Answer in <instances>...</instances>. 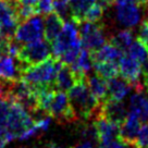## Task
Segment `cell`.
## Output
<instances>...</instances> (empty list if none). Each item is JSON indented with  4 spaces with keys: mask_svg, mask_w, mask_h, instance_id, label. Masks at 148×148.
<instances>
[{
    "mask_svg": "<svg viewBox=\"0 0 148 148\" xmlns=\"http://www.w3.org/2000/svg\"><path fill=\"white\" fill-rule=\"evenodd\" d=\"M68 92L70 105L79 121H95L102 116V102L92 96L85 79L77 81Z\"/></svg>",
    "mask_w": 148,
    "mask_h": 148,
    "instance_id": "cell-1",
    "label": "cell"
},
{
    "mask_svg": "<svg viewBox=\"0 0 148 148\" xmlns=\"http://www.w3.org/2000/svg\"><path fill=\"white\" fill-rule=\"evenodd\" d=\"M61 63L62 62L57 58L50 57L40 63L27 66L23 71L21 79L35 88L42 86H49L53 88L57 72Z\"/></svg>",
    "mask_w": 148,
    "mask_h": 148,
    "instance_id": "cell-2",
    "label": "cell"
},
{
    "mask_svg": "<svg viewBox=\"0 0 148 148\" xmlns=\"http://www.w3.org/2000/svg\"><path fill=\"white\" fill-rule=\"evenodd\" d=\"M77 28L82 45L88 50H96L107 42L106 26L101 22L83 20L77 23Z\"/></svg>",
    "mask_w": 148,
    "mask_h": 148,
    "instance_id": "cell-3",
    "label": "cell"
},
{
    "mask_svg": "<svg viewBox=\"0 0 148 148\" xmlns=\"http://www.w3.org/2000/svg\"><path fill=\"white\" fill-rule=\"evenodd\" d=\"M81 42H81V37H79L77 24L72 20L66 21L63 24V27L59 33V35L50 44L52 57L59 59L68 49L77 44H81Z\"/></svg>",
    "mask_w": 148,
    "mask_h": 148,
    "instance_id": "cell-4",
    "label": "cell"
},
{
    "mask_svg": "<svg viewBox=\"0 0 148 148\" xmlns=\"http://www.w3.org/2000/svg\"><path fill=\"white\" fill-rule=\"evenodd\" d=\"M48 113L59 124L79 122V119L76 116L75 112L70 105L69 97L65 92L55 90Z\"/></svg>",
    "mask_w": 148,
    "mask_h": 148,
    "instance_id": "cell-5",
    "label": "cell"
},
{
    "mask_svg": "<svg viewBox=\"0 0 148 148\" xmlns=\"http://www.w3.org/2000/svg\"><path fill=\"white\" fill-rule=\"evenodd\" d=\"M13 38L20 44L25 45L44 38V18L39 14L20 22L15 29Z\"/></svg>",
    "mask_w": 148,
    "mask_h": 148,
    "instance_id": "cell-6",
    "label": "cell"
},
{
    "mask_svg": "<svg viewBox=\"0 0 148 148\" xmlns=\"http://www.w3.org/2000/svg\"><path fill=\"white\" fill-rule=\"evenodd\" d=\"M50 57H52L50 42L44 39L25 44L21 47L16 56L18 60H21L27 66L40 63Z\"/></svg>",
    "mask_w": 148,
    "mask_h": 148,
    "instance_id": "cell-7",
    "label": "cell"
},
{
    "mask_svg": "<svg viewBox=\"0 0 148 148\" xmlns=\"http://www.w3.org/2000/svg\"><path fill=\"white\" fill-rule=\"evenodd\" d=\"M18 23V0H0V33L5 38H13Z\"/></svg>",
    "mask_w": 148,
    "mask_h": 148,
    "instance_id": "cell-8",
    "label": "cell"
},
{
    "mask_svg": "<svg viewBox=\"0 0 148 148\" xmlns=\"http://www.w3.org/2000/svg\"><path fill=\"white\" fill-rule=\"evenodd\" d=\"M118 64H119V73L121 77H123L126 82H129L132 86V89H134L135 92H143L144 86L139 79L143 73L142 65L127 53H123Z\"/></svg>",
    "mask_w": 148,
    "mask_h": 148,
    "instance_id": "cell-9",
    "label": "cell"
},
{
    "mask_svg": "<svg viewBox=\"0 0 148 148\" xmlns=\"http://www.w3.org/2000/svg\"><path fill=\"white\" fill-rule=\"evenodd\" d=\"M34 124V120L27 111H25L18 102L12 101L8 119L5 121V126L11 133H13L15 138L31 127Z\"/></svg>",
    "mask_w": 148,
    "mask_h": 148,
    "instance_id": "cell-10",
    "label": "cell"
},
{
    "mask_svg": "<svg viewBox=\"0 0 148 148\" xmlns=\"http://www.w3.org/2000/svg\"><path fill=\"white\" fill-rule=\"evenodd\" d=\"M143 7L137 3L118 5L116 9V21L125 28H135L142 22Z\"/></svg>",
    "mask_w": 148,
    "mask_h": 148,
    "instance_id": "cell-11",
    "label": "cell"
},
{
    "mask_svg": "<svg viewBox=\"0 0 148 148\" xmlns=\"http://www.w3.org/2000/svg\"><path fill=\"white\" fill-rule=\"evenodd\" d=\"M27 65L18 60L16 57L10 55L0 56V77L8 79H21L23 71Z\"/></svg>",
    "mask_w": 148,
    "mask_h": 148,
    "instance_id": "cell-12",
    "label": "cell"
},
{
    "mask_svg": "<svg viewBox=\"0 0 148 148\" xmlns=\"http://www.w3.org/2000/svg\"><path fill=\"white\" fill-rule=\"evenodd\" d=\"M127 116V109L122 100L107 99L102 102V118L120 125Z\"/></svg>",
    "mask_w": 148,
    "mask_h": 148,
    "instance_id": "cell-13",
    "label": "cell"
},
{
    "mask_svg": "<svg viewBox=\"0 0 148 148\" xmlns=\"http://www.w3.org/2000/svg\"><path fill=\"white\" fill-rule=\"evenodd\" d=\"M139 127H140V121L138 118L127 112V116L125 118V120L120 124L119 138L122 139L124 143L133 146Z\"/></svg>",
    "mask_w": 148,
    "mask_h": 148,
    "instance_id": "cell-14",
    "label": "cell"
},
{
    "mask_svg": "<svg viewBox=\"0 0 148 148\" xmlns=\"http://www.w3.org/2000/svg\"><path fill=\"white\" fill-rule=\"evenodd\" d=\"M92 122L97 129L98 143H106L112 139L119 138V131H120L119 124L107 120L102 116Z\"/></svg>",
    "mask_w": 148,
    "mask_h": 148,
    "instance_id": "cell-15",
    "label": "cell"
},
{
    "mask_svg": "<svg viewBox=\"0 0 148 148\" xmlns=\"http://www.w3.org/2000/svg\"><path fill=\"white\" fill-rule=\"evenodd\" d=\"M71 65V70L73 71L76 82L77 81H82L85 79L87 76L90 70L92 68V61L90 58V51L86 49V48H82V50L77 56V58L75 59Z\"/></svg>",
    "mask_w": 148,
    "mask_h": 148,
    "instance_id": "cell-16",
    "label": "cell"
},
{
    "mask_svg": "<svg viewBox=\"0 0 148 148\" xmlns=\"http://www.w3.org/2000/svg\"><path fill=\"white\" fill-rule=\"evenodd\" d=\"M90 51V50H89ZM124 51L116 48L111 42H105L101 47H99L96 50L90 51V58L92 63L100 62V61H114L119 62L120 58L123 56Z\"/></svg>",
    "mask_w": 148,
    "mask_h": 148,
    "instance_id": "cell-17",
    "label": "cell"
},
{
    "mask_svg": "<svg viewBox=\"0 0 148 148\" xmlns=\"http://www.w3.org/2000/svg\"><path fill=\"white\" fill-rule=\"evenodd\" d=\"M108 97L107 99L112 100H123L129 92L132 90V86L123 77H112L107 81Z\"/></svg>",
    "mask_w": 148,
    "mask_h": 148,
    "instance_id": "cell-18",
    "label": "cell"
},
{
    "mask_svg": "<svg viewBox=\"0 0 148 148\" xmlns=\"http://www.w3.org/2000/svg\"><path fill=\"white\" fill-rule=\"evenodd\" d=\"M45 16L46 18L44 20V36L46 40L51 44L61 32L64 21L56 12H50Z\"/></svg>",
    "mask_w": 148,
    "mask_h": 148,
    "instance_id": "cell-19",
    "label": "cell"
},
{
    "mask_svg": "<svg viewBox=\"0 0 148 148\" xmlns=\"http://www.w3.org/2000/svg\"><path fill=\"white\" fill-rule=\"evenodd\" d=\"M75 83H76V79L70 65L61 63L60 68L57 72L55 83H53V89L61 90V92H68Z\"/></svg>",
    "mask_w": 148,
    "mask_h": 148,
    "instance_id": "cell-20",
    "label": "cell"
},
{
    "mask_svg": "<svg viewBox=\"0 0 148 148\" xmlns=\"http://www.w3.org/2000/svg\"><path fill=\"white\" fill-rule=\"evenodd\" d=\"M129 113L137 116L142 123L148 122V98L144 96L143 92H135L130 98Z\"/></svg>",
    "mask_w": 148,
    "mask_h": 148,
    "instance_id": "cell-21",
    "label": "cell"
},
{
    "mask_svg": "<svg viewBox=\"0 0 148 148\" xmlns=\"http://www.w3.org/2000/svg\"><path fill=\"white\" fill-rule=\"evenodd\" d=\"M86 85L88 86L92 96L99 102H103L108 97V87L107 79L100 77L97 74H88L85 77Z\"/></svg>",
    "mask_w": 148,
    "mask_h": 148,
    "instance_id": "cell-22",
    "label": "cell"
},
{
    "mask_svg": "<svg viewBox=\"0 0 148 148\" xmlns=\"http://www.w3.org/2000/svg\"><path fill=\"white\" fill-rule=\"evenodd\" d=\"M127 55L138 62L143 68V73L148 71V46L138 38L132 42L127 49Z\"/></svg>",
    "mask_w": 148,
    "mask_h": 148,
    "instance_id": "cell-23",
    "label": "cell"
},
{
    "mask_svg": "<svg viewBox=\"0 0 148 148\" xmlns=\"http://www.w3.org/2000/svg\"><path fill=\"white\" fill-rule=\"evenodd\" d=\"M92 68L97 75L105 79H110L116 77L119 74V64L114 61H100V62H94Z\"/></svg>",
    "mask_w": 148,
    "mask_h": 148,
    "instance_id": "cell-24",
    "label": "cell"
},
{
    "mask_svg": "<svg viewBox=\"0 0 148 148\" xmlns=\"http://www.w3.org/2000/svg\"><path fill=\"white\" fill-rule=\"evenodd\" d=\"M68 2L72 12V21L77 24L83 21L85 13L96 2V0H69Z\"/></svg>",
    "mask_w": 148,
    "mask_h": 148,
    "instance_id": "cell-25",
    "label": "cell"
},
{
    "mask_svg": "<svg viewBox=\"0 0 148 148\" xmlns=\"http://www.w3.org/2000/svg\"><path fill=\"white\" fill-rule=\"evenodd\" d=\"M133 42H134V35H133V32L129 28L119 31L114 35H111L109 38V42H111L112 45H114L116 48L121 49L122 51L127 50Z\"/></svg>",
    "mask_w": 148,
    "mask_h": 148,
    "instance_id": "cell-26",
    "label": "cell"
},
{
    "mask_svg": "<svg viewBox=\"0 0 148 148\" xmlns=\"http://www.w3.org/2000/svg\"><path fill=\"white\" fill-rule=\"evenodd\" d=\"M79 134L84 140H89L92 143H98L97 129L92 121H84L79 127Z\"/></svg>",
    "mask_w": 148,
    "mask_h": 148,
    "instance_id": "cell-27",
    "label": "cell"
},
{
    "mask_svg": "<svg viewBox=\"0 0 148 148\" xmlns=\"http://www.w3.org/2000/svg\"><path fill=\"white\" fill-rule=\"evenodd\" d=\"M53 11L63 21L72 20V12L70 9L69 2L66 0H55L53 1Z\"/></svg>",
    "mask_w": 148,
    "mask_h": 148,
    "instance_id": "cell-28",
    "label": "cell"
},
{
    "mask_svg": "<svg viewBox=\"0 0 148 148\" xmlns=\"http://www.w3.org/2000/svg\"><path fill=\"white\" fill-rule=\"evenodd\" d=\"M133 147L148 148V122H144L143 124L140 125Z\"/></svg>",
    "mask_w": 148,
    "mask_h": 148,
    "instance_id": "cell-29",
    "label": "cell"
},
{
    "mask_svg": "<svg viewBox=\"0 0 148 148\" xmlns=\"http://www.w3.org/2000/svg\"><path fill=\"white\" fill-rule=\"evenodd\" d=\"M105 10L102 9L97 2H95L94 5L87 10V12L84 15V20L89 21V22H100L102 16H103Z\"/></svg>",
    "mask_w": 148,
    "mask_h": 148,
    "instance_id": "cell-30",
    "label": "cell"
},
{
    "mask_svg": "<svg viewBox=\"0 0 148 148\" xmlns=\"http://www.w3.org/2000/svg\"><path fill=\"white\" fill-rule=\"evenodd\" d=\"M14 138L15 136L13 133H11L5 124L0 123V148H5Z\"/></svg>",
    "mask_w": 148,
    "mask_h": 148,
    "instance_id": "cell-31",
    "label": "cell"
},
{
    "mask_svg": "<svg viewBox=\"0 0 148 148\" xmlns=\"http://www.w3.org/2000/svg\"><path fill=\"white\" fill-rule=\"evenodd\" d=\"M55 0H38L36 7V13L39 15H46L53 11Z\"/></svg>",
    "mask_w": 148,
    "mask_h": 148,
    "instance_id": "cell-32",
    "label": "cell"
},
{
    "mask_svg": "<svg viewBox=\"0 0 148 148\" xmlns=\"http://www.w3.org/2000/svg\"><path fill=\"white\" fill-rule=\"evenodd\" d=\"M11 100H7V99H1L0 98V123L5 125V121L8 119L10 112V108H11Z\"/></svg>",
    "mask_w": 148,
    "mask_h": 148,
    "instance_id": "cell-33",
    "label": "cell"
},
{
    "mask_svg": "<svg viewBox=\"0 0 148 148\" xmlns=\"http://www.w3.org/2000/svg\"><path fill=\"white\" fill-rule=\"evenodd\" d=\"M97 148H134L129 144L124 143L122 139L116 138L112 139L110 142H106V143H98Z\"/></svg>",
    "mask_w": 148,
    "mask_h": 148,
    "instance_id": "cell-34",
    "label": "cell"
},
{
    "mask_svg": "<svg viewBox=\"0 0 148 148\" xmlns=\"http://www.w3.org/2000/svg\"><path fill=\"white\" fill-rule=\"evenodd\" d=\"M137 38L148 46V18H145L144 21H142V23L139 25Z\"/></svg>",
    "mask_w": 148,
    "mask_h": 148,
    "instance_id": "cell-35",
    "label": "cell"
},
{
    "mask_svg": "<svg viewBox=\"0 0 148 148\" xmlns=\"http://www.w3.org/2000/svg\"><path fill=\"white\" fill-rule=\"evenodd\" d=\"M116 5H126V3H137L138 5L146 8L148 5V0H114Z\"/></svg>",
    "mask_w": 148,
    "mask_h": 148,
    "instance_id": "cell-36",
    "label": "cell"
},
{
    "mask_svg": "<svg viewBox=\"0 0 148 148\" xmlns=\"http://www.w3.org/2000/svg\"><path fill=\"white\" fill-rule=\"evenodd\" d=\"M70 148H95V146H94V143L89 142V140H83L81 143L75 144L74 146Z\"/></svg>",
    "mask_w": 148,
    "mask_h": 148,
    "instance_id": "cell-37",
    "label": "cell"
},
{
    "mask_svg": "<svg viewBox=\"0 0 148 148\" xmlns=\"http://www.w3.org/2000/svg\"><path fill=\"white\" fill-rule=\"evenodd\" d=\"M144 84H145V87L148 90V71L144 73Z\"/></svg>",
    "mask_w": 148,
    "mask_h": 148,
    "instance_id": "cell-38",
    "label": "cell"
},
{
    "mask_svg": "<svg viewBox=\"0 0 148 148\" xmlns=\"http://www.w3.org/2000/svg\"><path fill=\"white\" fill-rule=\"evenodd\" d=\"M45 148H62L61 146H58V145H56V144H48Z\"/></svg>",
    "mask_w": 148,
    "mask_h": 148,
    "instance_id": "cell-39",
    "label": "cell"
},
{
    "mask_svg": "<svg viewBox=\"0 0 148 148\" xmlns=\"http://www.w3.org/2000/svg\"><path fill=\"white\" fill-rule=\"evenodd\" d=\"M66 1H69V0H66Z\"/></svg>",
    "mask_w": 148,
    "mask_h": 148,
    "instance_id": "cell-40",
    "label": "cell"
}]
</instances>
